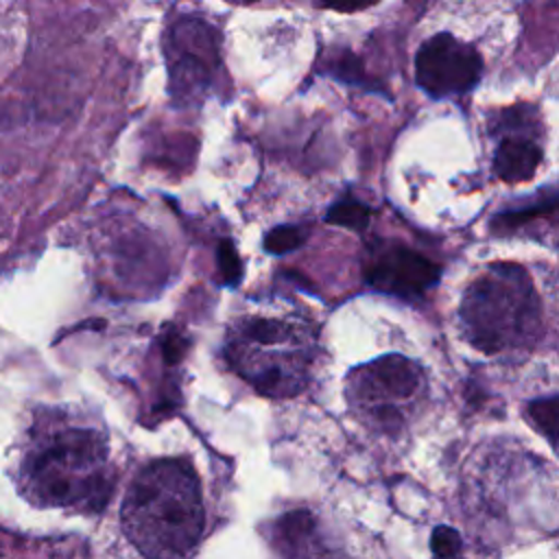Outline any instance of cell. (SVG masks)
<instances>
[{"instance_id": "6da1fadb", "label": "cell", "mask_w": 559, "mask_h": 559, "mask_svg": "<svg viewBox=\"0 0 559 559\" xmlns=\"http://www.w3.org/2000/svg\"><path fill=\"white\" fill-rule=\"evenodd\" d=\"M22 489L39 507L100 509L111 491L105 437L79 424H39L22 459Z\"/></svg>"}, {"instance_id": "7a4b0ae2", "label": "cell", "mask_w": 559, "mask_h": 559, "mask_svg": "<svg viewBox=\"0 0 559 559\" xmlns=\"http://www.w3.org/2000/svg\"><path fill=\"white\" fill-rule=\"evenodd\" d=\"M122 526L144 557H183L203 531L201 489L192 467L179 459L144 467L124 496Z\"/></svg>"}, {"instance_id": "3957f363", "label": "cell", "mask_w": 559, "mask_h": 559, "mask_svg": "<svg viewBox=\"0 0 559 559\" xmlns=\"http://www.w3.org/2000/svg\"><path fill=\"white\" fill-rule=\"evenodd\" d=\"M225 358L260 395L293 397L308 382L314 334L299 317L249 312L231 321Z\"/></svg>"}, {"instance_id": "277c9868", "label": "cell", "mask_w": 559, "mask_h": 559, "mask_svg": "<svg viewBox=\"0 0 559 559\" xmlns=\"http://www.w3.org/2000/svg\"><path fill=\"white\" fill-rule=\"evenodd\" d=\"M459 314L469 343L485 354L528 347L542 325L531 275L515 264H493L480 273L467 286Z\"/></svg>"}, {"instance_id": "5b68a950", "label": "cell", "mask_w": 559, "mask_h": 559, "mask_svg": "<svg viewBox=\"0 0 559 559\" xmlns=\"http://www.w3.org/2000/svg\"><path fill=\"white\" fill-rule=\"evenodd\" d=\"M421 386V367L391 354L354 369L347 378V397L365 419L386 426L402 419V408L419 395Z\"/></svg>"}, {"instance_id": "8992f818", "label": "cell", "mask_w": 559, "mask_h": 559, "mask_svg": "<svg viewBox=\"0 0 559 559\" xmlns=\"http://www.w3.org/2000/svg\"><path fill=\"white\" fill-rule=\"evenodd\" d=\"M480 72L483 59L478 50L450 33L426 39L415 57L417 83L435 98L469 92L478 83Z\"/></svg>"}, {"instance_id": "52a82bcc", "label": "cell", "mask_w": 559, "mask_h": 559, "mask_svg": "<svg viewBox=\"0 0 559 559\" xmlns=\"http://www.w3.org/2000/svg\"><path fill=\"white\" fill-rule=\"evenodd\" d=\"M168 59L173 98L183 105L199 100L218 63L214 31L201 20L179 22L170 33Z\"/></svg>"}, {"instance_id": "ba28073f", "label": "cell", "mask_w": 559, "mask_h": 559, "mask_svg": "<svg viewBox=\"0 0 559 559\" xmlns=\"http://www.w3.org/2000/svg\"><path fill=\"white\" fill-rule=\"evenodd\" d=\"M439 280V266L406 247H386L367 266V282L404 299L424 295Z\"/></svg>"}, {"instance_id": "9c48e42d", "label": "cell", "mask_w": 559, "mask_h": 559, "mask_svg": "<svg viewBox=\"0 0 559 559\" xmlns=\"http://www.w3.org/2000/svg\"><path fill=\"white\" fill-rule=\"evenodd\" d=\"M275 544L286 559H332L317 522L304 511L288 513L275 524Z\"/></svg>"}, {"instance_id": "30bf717a", "label": "cell", "mask_w": 559, "mask_h": 559, "mask_svg": "<svg viewBox=\"0 0 559 559\" xmlns=\"http://www.w3.org/2000/svg\"><path fill=\"white\" fill-rule=\"evenodd\" d=\"M542 162L537 142L528 135H509L500 142L493 155V170L507 183L528 181Z\"/></svg>"}, {"instance_id": "8fae6325", "label": "cell", "mask_w": 559, "mask_h": 559, "mask_svg": "<svg viewBox=\"0 0 559 559\" xmlns=\"http://www.w3.org/2000/svg\"><path fill=\"white\" fill-rule=\"evenodd\" d=\"M328 223H334L354 231H362L369 223V207H365L360 201L349 197L341 199L328 210Z\"/></svg>"}, {"instance_id": "7c38bea8", "label": "cell", "mask_w": 559, "mask_h": 559, "mask_svg": "<svg viewBox=\"0 0 559 559\" xmlns=\"http://www.w3.org/2000/svg\"><path fill=\"white\" fill-rule=\"evenodd\" d=\"M301 242H304V231L293 225H280L264 236V249L275 255L288 253V251L301 247Z\"/></svg>"}, {"instance_id": "4fadbf2b", "label": "cell", "mask_w": 559, "mask_h": 559, "mask_svg": "<svg viewBox=\"0 0 559 559\" xmlns=\"http://www.w3.org/2000/svg\"><path fill=\"white\" fill-rule=\"evenodd\" d=\"M528 415L548 439H557V435H559V402L557 400H544V402L531 404Z\"/></svg>"}, {"instance_id": "5bb4252c", "label": "cell", "mask_w": 559, "mask_h": 559, "mask_svg": "<svg viewBox=\"0 0 559 559\" xmlns=\"http://www.w3.org/2000/svg\"><path fill=\"white\" fill-rule=\"evenodd\" d=\"M430 546H432V552H435L439 559H450V557L459 555V550H461V537H459V533H456L454 528H450V526H439V528H435V533H432Z\"/></svg>"}, {"instance_id": "9a60e30c", "label": "cell", "mask_w": 559, "mask_h": 559, "mask_svg": "<svg viewBox=\"0 0 559 559\" xmlns=\"http://www.w3.org/2000/svg\"><path fill=\"white\" fill-rule=\"evenodd\" d=\"M218 269H221V275H223V282L227 284H236L240 282L242 277V266H240V260L231 247V242H223L221 249H218Z\"/></svg>"}, {"instance_id": "2e32d148", "label": "cell", "mask_w": 559, "mask_h": 559, "mask_svg": "<svg viewBox=\"0 0 559 559\" xmlns=\"http://www.w3.org/2000/svg\"><path fill=\"white\" fill-rule=\"evenodd\" d=\"M376 2L378 0H321L323 7L334 9V11H360V9H367Z\"/></svg>"}]
</instances>
